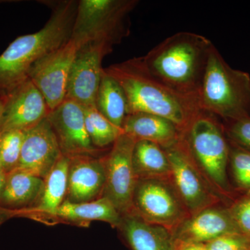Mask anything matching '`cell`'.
<instances>
[{
    "label": "cell",
    "mask_w": 250,
    "mask_h": 250,
    "mask_svg": "<svg viewBox=\"0 0 250 250\" xmlns=\"http://www.w3.org/2000/svg\"><path fill=\"white\" fill-rule=\"evenodd\" d=\"M104 70L124 90L127 115L141 112L162 116L183 132L201 111L197 100L179 93L153 75L143 57L113 64Z\"/></svg>",
    "instance_id": "cell-1"
},
{
    "label": "cell",
    "mask_w": 250,
    "mask_h": 250,
    "mask_svg": "<svg viewBox=\"0 0 250 250\" xmlns=\"http://www.w3.org/2000/svg\"><path fill=\"white\" fill-rule=\"evenodd\" d=\"M213 46L205 36L181 31L163 41L143 58L153 75L179 93L198 101Z\"/></svg>",
    "instance_id": "cell-2"
},
{
    "label": "cell",
    "mask_w": 250,
    "mask_h": 250,
    "mask_svg": "<svg viewBox=\"0 0 250 250\" xmlns=\"http://www.w3.org/2000/svg\"><path fill=\"white\" fill-rule=\"evenodd\" d=\"M78 1L50 3L48 21L37 32L21 36L0 54V91L8 92L27 80L31 67L71 39Z\"/></svg>",
    "instance_id": "cell-3"
},
{
    "label": "cell",
    "mask_w": 250,
    "mask_h": 250,
    "mask_svg": "<svg viewBox=\"0 0 250 250\" xmlns=\"http://www.w3.org/2000/svg\"><path fill=\"white\" fill-rule=\"evenodd\" d=\"M199 106L224 122L250 118V75L230 66L215 46L199 93Z\"/></svg>",
    "instance_id": "cell-4"
},
{
    "label": "cell",
    "mask_w": 250,
    "mask_h": 250,
    "mask_svg": "<svg viewBox=\"0 0 250 250\" xmlns=\"http://www.w3.org/2000/svg\"><path fill=\"white\" fill-rule=\"evenodd\" d=\"M218 119L201 110L182 132V140L197 167L223 198L231 192L228 176L229 146Z\"/></svg>",
    "instance_id": "cell-5"
},
{
    "label": "cell",
    "mask_w": 250,
    "mask_h": 250,
    "mask_svg": "<svg viewBox=\"0 0 250 250\" xmlns=\"http://www.w3.org/2000/svg\"><path fill=\"white\" fill-rule=\"evenodd\" d=\"M136 0H80L71 39L79 46L88 42H105L113 47L129 35V16Z\"/></svg>",
    "instance_id": "cell-6"
},
{
    "label": "cell",
    "mask_w": 250,
    "mask_h": 250,
    "mask_svg": "<svg viewBox=\"0 0 250 250\" xmlns=\"http://www.w3.org/2000/svg\"><path fill=\"white\" fill-rule=\"evenodd\" d=\"M133 213L171 231L189 215L170 178L138 179Z\"/></svg>",
    "instance_id": "cell-7"
},
{
    "label": "cell",
    "mask_w": 250,
    "mask_h": 250,
    "mask_svg": "<svg viewBox=\"0 0 250 250\" xmlns=\"http://www.w3.org/2000/svg\"><path fill=\"white\" fill-rule=\"evenodd\" d=\"M164 149L170 161V180L189 215L221 201L222 197L197 167L182 138L178 142Z\"/></svg>",
    "instance_id": "cell-8"
},
{
    "label": "cell",
    "mask_w": 250,
    "mask_h": 250,
    "mask_svg": "<svg viewBox=\"0 0 250 250\" xmlns=\"http://www.w3.org/2000/svg\"><path fill=\"white\" fill-rule=\"evenodd\" d=\"M136 141L123 133L104 157L106 182L103 197L111 202L122 216L133 213V197L138 181L132 164Z\"/></svg>",
    "instance_id": "cell-9"
},
{
    "label": "cell",
    "mask_w": 250,
    "mask_h": 250,
    "mask_svg": "<svg viewBox=\"0 0 250 250\" xmlns=\"http://www.w3.org/2000/svg\"><path fill=\"white\" fill-rule=\"evenodd\" d=\"M111 45L91 41L79 46L69 75L66 97L82 106H95L104 68V57L111 53Z\"/></svg>",
    "instance_id": "cell-10"
},
{
    "label": "cell",
    "mask_w": 250,
    "mask_h": 250,
    "mask_svg": "<svg viewBox=\"0 0 250 250\" xmlns=\"http://www.w3.org/2000/svg\"><path fill=\"white\" fill-rule=\"evenodd\" d=\"M78 47L70 39L36 62L29 72L28 78L43 95L50 111L65 100L70 69Z\"/></svg>",
    "instance_id": "cell-11"
},
{
    "label": "cell",
    "mask_w": 250,
    "mask_h": 250,
    "mask_svg": "<svg viewBox=\"0 0 250 250\" xmlns=\"http://www.w3.org/2000/svg\"><path fill=\"white\" fill-rule=\"evenodd\" d=\"M47 120L50 123L62 155L97 156L95 147L85 129L83 106L70 99H65L55 109L49 111Z\"/></svg>",
    "instance_id": "cell-12"
},
{
    "label": "cell",
    "mask_w": 250,
    "mask_h": 250,
    "mask_svg": "<svg viewBox=\"0 0 250 250\" xmlns=\"http://www.w3.org/2000/svg\"><path fill=\"white\" fill-rule=\"evenodd\" d=\"M49 108L43 95L29 78L7 92L0 131H26L47 118Z\"/></svg>",
    "instance_id": "cell-13"
},
{
    "label": "cell",
    "mask_w": 250,
    "mask_h": 250,
    "mask_svg": "<svg viewBox=\"0 0 250 250\" xmlns=\"http://www.w3.org/2000/svg\"><path fill=\"white\" fill-rule=\"evenodd\" d=\"M62 155L57 136L48 120L45 118L24 131L17 168L45 179Z\"/></svg>",
    "instance_id": "cell-14"
},
{
    "label": "cell",
    "mask_w": 250,
    "mask_h": 250,
    "mask_svg": "<svg viewBox=\"0 0 250 250\" xmlns=\"http://www.w3.org/2000/svg\"><path fill=\"white\" fill-rule=\"evenodd\" d=\"M233 233L241 232L229 209L218 205L189 215L172 230L174 241L201 244Z\"/></svg>",
    "instance_id": "cell-15"
},
{
    "label": "cell",
    "mask_w": 250,
    "mask_h": 250,
    "mask_svg": "<svg viewBox=\"0 0 250 250\" xmlns=\"http://www.w3.org/2000/svg\"><path fill=\"white\" fill-rule=\"evenodd\" d=\"M106 182L104 157L80 155L70 158L67 201L82 203L103 197Z\"/></svg>",
    "instance_id": "cell-16"
},
{
    "label": "cell",
    "mask_w": 250,
    "mask_h": 250,
    "mask_svg": "<svg viewBox=\"0 0 250 250\" xmlns=\"http://www.w3.org/2000/svg\"><path fill=\"white\" fill-rule=\"evenodd\" d=\"M69 166L70 158L62 154L44 179L42 192L35 205L10 212L4 215V221L14 217L44 220L55 211L66 197Z\"/></svg>",
    "instance_id": "cell-17"
},
{
    "label": "cell",
    "mask_w": 250,
    "mask_h": 250,
    "mask_svg": "<svg viewBox=\"0 0 250 250\" xmlns=\"http://www.w3.org/2000/svg\"><path fill=\"white\" fill-rule=\"evenodd\" d=\"M44 179L22 169L16 168L6 174L0 196V224L4 215L29 208L39 200L43 187Z\"/></svg>",
    "instance_id": "cell-18"
},
{
    "label": "cell",
    "mask_w": 250,
    "mask_h": 250,
    "mask_svg": "<svg viewBox=\"0 0 250 250\" xmlns=\"http://www.w3.org/2000/svg\"><path fill=\"white\" fill-rule=\"evenodd\" d=\"M123 131L136 141H151L164 148L178 142L182 136V130L173 122L157 115L141 112L126 116Z\"/></svg>",
    "instance_id": "cell-19"
},
{
    "label": "cell",
    "mask_w": 250,
    "mask_h": 250,
    "mask_svg": "<svg viewBox=\"0 0 250 250\" xmlns=\"http://www.w3.org/2000/svg\"><path fill=\"white\" fill-rule=\"evenodd\" d=\"M118 228L133 250H175L170 229L147 223L135 213L123 215Z\"/></svg>",
    "instance_id": "cell-20"
},
{
    "label": "cell",
    "mask_w": 250,
    "mask_h": 250,
    "mask_svg": "<svg viewBox=\"0 0 250 250\" xmlns=\"http://www.w3.org/2000/svg\"><path fill=\"white\" fill-rule=\"evenodd\" d=\"M122 215L110 200L101 197L93 201L73 203L65 200L55 211L46 218H56L85 225L92 221H103L118 228Z\"/></svg>",
    "instance_id": "cell-21"
},
{
    "label": "cell",
    "mask_w": 250,
    "mask_h": 250,
    "mask_svg": "<svg viewBox=\"0 0 250 250\" xmlns=\"http://www.w3.org/2000/svg\"><path fill=\"white\" fill-rule=\"evenodd\" d=\"M132 164L138 179L170 178V164L164 148L151 141L135 143Z\"/></svg>",
    "instance_id": "cell-22"
},
{
    "label": "cell",
    "mask_w": 250,
    "mask_h": 250,
    "mask_svg": "<svg viewBox=\"0 0 250 250\" xmlns=\"http://www.w3.org/2000/svg\"><path fill=\"white\" fill-rule=\"evenodd\" d=\"M95 108L112 124L123 130L127 116L126 95L119 82L104 69L97 93Z\"/></svg>",
    "instance_id": "cell-23"
},
{
    "label": "cell",
    "mask_w": 250,
    "mask_h": 250,
    "mask_svg": "<svg viewBox=\"0 0 250 250\" xmlns=\"http://www.w3.org/2000/svg\"><path fill=\"white\" fill-rule=\"evenodd\" d=\"M83 108L85 129L93 146L99 149L116 142L123 134V130L112 124L95 106H83Z\"/></svg>",
    "instance_id": "cell-24"
},
{
    "label": "cell",
    "mask_w": 250,
    "mask_h": 250,
    "mask_svg": "<svg viewBox=\"0 0 250 250\" xmlns=\"http://www.w3.org/2000/svg\"><path fill=\"white\" fill-rule=\"evenodd\" d=\"M24 131L8 130L0 134V161L5 174L16 170L19 164Z\"/></svg>",
    "instance_id": "cell-25"
},
{
    "label": "cell",
    "mask_w": 250,
    "mask_h": 250,
    "mask_svg": "<svg viewBox=\"0 0 250 250\" xmlns=\"http://www.w3.org/2000/svg\"><path fill=\"white\" fill-rule=\"evenodd\" d=\"M229 146V164L237 187L246 191H250V152L242 149L232 143Z\"/></svg>",
    "instance_id": "cell-26"
},
{
    "label": "cell",
    "mask_w": 250,
    "mask_h": 250,
    "mask_svg": "<svg viewBox=\"0 0 250 250\" xmlns=\"http://www.w3.org/2000/svg\"><path fill=\"white\" fill-rule=\"evenodd\" d=\"M223 125L229 142L250 152V118L224 122Z\"/></svg>",
    "instance_id": "cell-27"
},
{
    "label": "cell",
    "mask_w": 250,
    "mask_h": 250,
    "mask_svg": "<svg viewBox=\"0 0 250 250\" xmlns=\"http://www.w3.org/2000/svg\"><path fill=\"white\" fill-rule=\"evenodd\" d=\"M207 250H250V239L241 233H228L205 243Z\"/></svg>",
    "instance_id": "cell-28"
},
{
    "label": "cell",
    "mask_w": 250,
    "mask_h": 250,
    "mask_svg": "<svg viewBox=\"0 0 250 250\" xmlns=\"http://www.w3.org/2000/svg\"><path fill=\"white\" fill-rule=\"evenodd\" d=\"M229 209L240 232L250 239V194L237 200Z\"/></svg>",
    "instance_id": "cell-29"
},
{
    "label": "cell",
    "mask_w": 250,
    "mask_h": 250,
    "mask_svg": "<svg viewBox=\"0 0 250 250\" xmlns=\"http://www.w3.org/2000/svg\"><path fill=\"white\" fill-rule=\"evenodd\" d=\"M175 250H207L205 244L175 241Z\"/></svg>",
    "instance_id": "cell-30"
},
{
    "label": "cell",
    "mask_w": 250,
    "mask_h": 250,
    "mask_svg": "<svg viewBox=\"0 0 250 250\" xmlns=\"http://www.w3.org/2000/svg\"><path fill=\"white\" fill-rule=\"evenodd\" d=\"M6 102H7V92L0 91V126L4 117Z\"/></svg>",
    "instance_id": "cell-31"
},
{
    "label": "cell",
    "mask_w": 250,
    "mask_h": 250,
    "mask_svg": "<svg viewBox=\"0 0 250 250\" xmlns=\"http://www.w3.org/2000/svg\"><path fill=\"white\" fill-rule=\"evenodd\" d=\"M5 178H6V174L2 171H0V196H1V191H2L3 187H4Z\"/></svg>",
    "instance_id": "cell-32"
},
{
    "label": "cell",
    "mask_w": 250,
    "mask_h": 250,
    "mask_svg": "<svg viewBox=\"0 0 250 250\" xmlns=\"http://www.w3.org/2000/svg\"><path fill=\"white\" fill-rule=\"evenodd\" d=\"M0 134H1V131H0ZM0 171H2L1 170V161H0Z\"/></svg>",
    "instance_id": "cell-33"
}]
</instances>
